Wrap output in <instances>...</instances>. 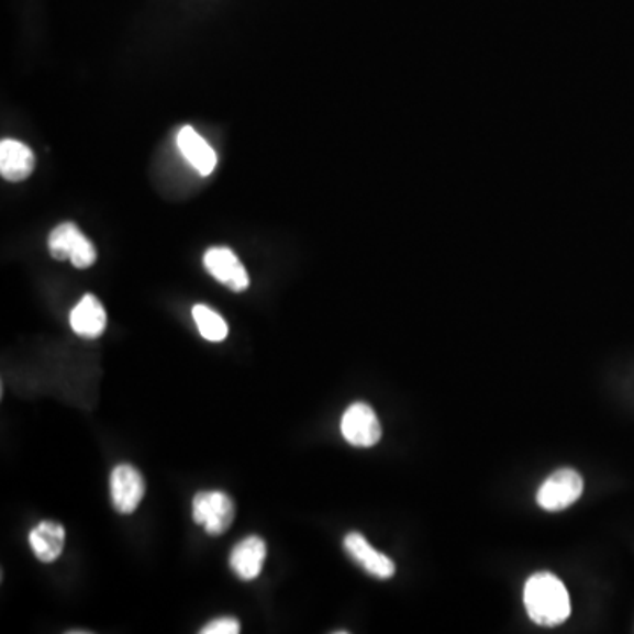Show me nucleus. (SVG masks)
I'll return each instance as SVG.
<instances>
[{"mask_svg":"<svg viewBox=\"0 0 634 634\" xmlns=\"http://www.w3.org/2000/svg\"><path fill=\"white\" fill-rule=\"evenodd\" d=\"M36 168L34 152L22 142L2 140L0 143V175L10 182H22Z\"/></svg>","mask_w":634,"mask_h":634,"instance_id":"10","label":"nucleus"},{"mask_svg":"<svg viewBox=\"0 0 634 634\" xmlns=\"http://www.w3.org/2000/svg\"><path fill=\"white\" fill-rule=\"evenodd\" d=\"M196 326L200 330L201 337L210 342H222L227 337V324L218 312L207 305H194L192 309Z\"/></svg>","mask_w":634,"mask_h":634,"instance_id":"14","label":"nucleus"},{"mask_svg":"<svg viewBox=\"0 0 634 634\" xmlns=\"http://www.w3.org/2000/svg\"><path fill=\"white\" fill-rule=\"evenodd\" d=\"M110 492L115 510L122 515H131L138 510L140 502L145 496V479L138 469L122 464L111 472Z\"/></svg>","mask_w":634,"mask_h":634,"instance_id":"7","label":"nucleus"},{"mask_svg":"<svg viewBox=\"0 0 634 634\" xmlns=\"http://www.w3.org/2000/svg\"><path fill=\"white\" fill-rule=\"evenodd\" d=\"M69 321L76 335L84 338H98L107 330L108 315L98 298L93 294H85L78 305L73 309Z\"/></svg>","mask_w":634,"mask_h":634,"instance_id":"11","label":"nucleus"},{"mask_svg":"<svg viewBox=\"0 0 634 634\" xmlns=\"http://www.w3.org/2000/svg\"><path fill=\"white\" fill-rule=\"evenodd\" d=\"M203 634H236L240 633V622L235 616H221L201 630Z\"/></svg>","mask_w":634,"mask_h":634,"instance_id":"15","label":"nucleus"},{"mask_svg":"<svg viewBox=\"0 0 634 634\" xmlns=\"http://www.w3.org/2000/svg\"><path fill=\"white\" fill-rule=\"evenodd\" d=\"M48 248L52 258L57 262L69 259L80 270L92 267L98 259L92 242L73 222H64L49 233Z\"/></svg>","mask_w":634,"mask_h":634,"instance_id":"2","label":"nucleus"},{"mask_svg":"<svg viewBox=\"0 0 634 634\" xmlns=\"http://www.w3.org/2000/svg\"><path fill=\"white\" fill-rule=\"evenodd\" d=\"M267 559V543L262 537H245L231 550L230 566L240 580L253 581L262 575Z\"/></svg>","mask_w":634,"mask_h":634,"instance_id":"9","label":"nucleus"},{"mask_svg":"<svg viewBox=\"0 0 634 634\" xmlns=\"http://www.w3.org/2000/svg\"><path fill=\"white\" fill-rule=\"evenodd\" d=\"M177 145L187 163L203 177H209L218 166V156L213 148L189 125L178 133Z\"/></svg>","mask_w":634,"mask_h":634,"instance_id":"12","label":"nucleus"},{"mask_svg":"<svg viewBox=\"0 0 634 634\" xmlns=\"http://www.w3.org/2000/svg\"><path fill=\"white\" fill-rule=\"evenodd\" d=\"M344 550L351 559L364 568L370 577L377 580H390L396 575V564L388 555L377 552L367 537L359 533H349L344 537Z\"/></svg>","mask_w":634,"mask_h":634,"instance_id":"8","label":"nucleus"},{"mask_svg":"<svg viewBox=\"0 0 634 634\" xmlns=\"http://www.w3.org/2000/svg\"><path fill=\"white\" fill-rule=\"evenodd\" d=\"M29 543L41 563H55L63 555L66 545V529L57 522L45 520L32 529Z\"/></svg>","mask_w":634,"mask_h":634,"instance_id":"13","label":"nucleus"},{"mask_svg":"<svg viewBox=\"0 0 634 634\" xmlns=\"http://www.w3.org/2000/svg\"><path fill=\"white\" fill-rule=\"evenodd\" d=\"M342 437L356 448H370L381 441V423L376 411L365 402H355L346 409L341 422Z\"/></svg>","mask_w":634,"mask_h":634,"instance_id":"5","label":"nucleus"},{"mask_svg":"<svg viewBox=\"0 0 634 634\" xmlns=\"http://www.w3.org/2000/svg\"><path fill=\"white\" fill-rule=\"evenodd\" d=\"M192 519L210 536H221L235 520V502L227 493L200 492L192 501Z\"/></svg>","mask_w":634,"mask_h":634,"instance_id":"3","label":"nucleus"},{"mask_svg":"<svg viewBox=\"0 0 634 634\" xmlns=\"http://www.w3.org/2000/svg\"><path fill=\"white\" fill-rule=\"evenodd\" d=\"M203 265L213 279L235 293H242L251 285L247 270L231 248L212 247L204 253Z\"/></svg>","mask_w":634,"mask_h":634,"instance_id":"6","label":"nucleus"},{"mask_svg":"<svg viewBox=\"0 0 634 634\" xmlns=\"http://www.w3.org/2000/svg\"><path fill=\"white\" fill-rule=\"evenodd\" d=\"M527 613L537 625L554 627L568 621L571 613L568 589L552 572H536L529 578L524 589Z\"/></svg>","mask_w":634,"mask_h":634,"instance_id":"1","label":"nucleus"},{"mask_svg":"<svg viewBox=\"0 0 634 634\" xmlns=\"http://www.w3.org/2000/svg\"><path fill=\"white\" fill-rule=\"evenodd\" d=\"M581 493H583V479L577 470L559 469L540 487L536 501L543 510L557 513L568 510L569 505L580 499Z\"/></svg>","mask_w":634,"mask_h":634,"instance_id":"4","label":"nucleus"}]
</instances>
